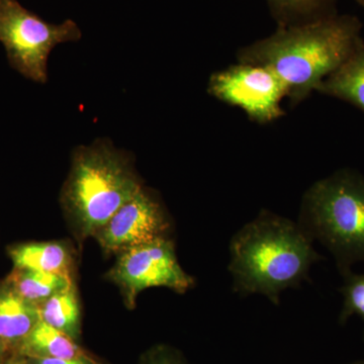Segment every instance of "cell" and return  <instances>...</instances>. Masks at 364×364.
Returning a JSON list of instances; mask_svg holds the SVG:
<instances>
[{"mask_svg":"<svg viewBox=\"0 0 364 364\" xmlns=\"http://www.w3.org/2000/svg\"><path fill=\"white\" fill-rule=\"evenodd\" d=\"M6 364H11V361L9 360V361H7V363Z\"/></svg>","mask_w":364,"mask_h":364,"instance_id":"603a6c76","label":"cell"},{"mask_svg":"<svg viewBox=\"0 0 364 364\" xmlns=\"http://www.w3.org/2000/svg\"><path fill=\"white\" fill-rule=\"evenodd\" d=\"M40 320L76 340L80 333V309L75 287L54 294L38 306Z\"/></svg>","mask_w":364,"mask_h":364,"instance_id":"9a60e30c","label":"cell"},{"mask_svg":"<svg viewBox=\"0 0 364 364\" xmlns=\"http://www.w3.org/2000/svg\"><path fill=\"white\" fill-rule=\"evenodd\" d=\"M299 223L262 210L230 242L229 272L242 296L262 294L279 305L280 294L301 286L323 260Z\"/></svg>","mask_w":364,"mask_h":364,"instance_id":"7a4b0ae2","label":"cell"},{"mask_svg":"<svg viewBox=\"0 0 364 364\" xmlns=\"http://www.w3.org/2000/svg\"><path fill=\"white\" fill-rule=\"evenodd\" d=\"M169 231L170 220L166 210L157 196L143 186L95 237L104 250L119 254L169 237Z\"/></svg>","mask_w":364,"mask_h":364,"instance_id":"ba28073f","label":"cell"},{"mask_svg":"<svg viewBox=\"0 0 364 364\" xmlns=\"http://www.w3.org/2000/svg\"><path fill=\"white\" fill-rule=\"evenodd\" d=\"M14 267L39 270L72 277V256L65 244L59 242H28L7 250Z\"/></svg>","mask_w":364,"mask_h":364,"instance_id":"8fae6325","label":"cell"},{"mask_svg":"<svg viewBox=\"0 0 364 364\" xmlns=\"http://www.w3.org/2000/svg\"><path fill=\"white\" fill-rule=\"evenodd\" d=\"M14 356L25 358H93L81 348L75 340L42 321L21 342Z\"/></svg>","mask_w":364,"mask_h":364,"instance_id":"7c38bea8","label":"cell"},{"mask_svg":"<svg viewBox=\"0 0 364 364\" xmlns=\"http://www.w3.org/2000/svg\"><path fill=\"white\" fill-rule=\"evenodd\" d=\"M109 277L123 291L126 303L134 308L138 294L150 287H167L184 294L195 284L182 269L169 237L128 249L119 253Z\"/></svg>","mask_w":364,"mask_h":364,"instance_id":"8992f818","label":"cell"},{"mask_svg":"<svg viewBox=\"0 0 364 364\" xmlns=\"http://www.w3.org/2000/svg\"><path fill=\"white\" fill-rule=\"evenodd\" d=\"M317 92L338 98L364 112V41H358L353 51L334 72L318 86Z\"/></svg>","mask_w":364,"mask_h":364,"instance_id":"30bf717a","label":"cell"},{"mask_svg":"<svg viewBox=\"0 0 364 364\" xmlns=\"http://www.w3.org/2000/svg\"><path fill=\"white\" fill-rule=\"evenodd\" d=\"M279 26L305 25L337 14L336 0H265Z\"/></svg>","mask_w":364,"mask_h":364,"instance_id":"5bb4252c","label":"cell"},{"mask_svg":"<svg viewBox=\"0 0 364 364\" xmlns=\"http://www.w3.org/2000/svg\"><path fill=\"white\" fill-rule=\"evenodd\" d=\"M20 358V356H18ZM33 364H105L95 358H26Z\"/></svg>","mask_w":364,"mask_h":364,"instance_id":"ac0fdd59","label":"cell"},{"mask_svg":"<svg viewBox=\"0 0 364 364\" xmlns=\"http://www.w3.org/2000/svg\"><path fill=\"white\" fill-rule=\"evenodd\" d=\"M40 321L38 306L21 298L6 279L0 280V339L11 358Z\"/></svg>","mask_w":364,"mask_h":364,"instance_id":"9c48e42d","label":"cell"},{"mask_svg":"<svg viewBox=\"0 0 364 364\" xmlns=\"http://www.w3.org/2000/svg\"><path fill=\"white\" fill-rule=\"evenodd\" d=\"M342 277L344 282L340 293L343 296V304L339 323L344 325L352 316H356L364 322V273L350 272Z\"/></svg>","mask_w":364,"mask_h":364,"instance_id":"2e32d148","label":"cell"},{"mask_svg":"<svg viewBox=\"0 0 364 364\" xmlns=\"http://www.w3.org/2000/svg\"><path fill=\"white\" fill-rule=\"evenodd\" d=\"M11 364H33L31 363L28 359L23 358H18V356H14V358H11L9 359Z\"/></svg>","mask_w":364,"mask_h":364,"instance_id":"ffe728a7","label":"cell"},{"mask_svg":"<svg viewBox=\"0 0 364 364\" xmlns=\"http://www.w3.org/2000/svg\"><path fill=\"white\" fill-rule=\"evenodd\" d=\"M349 364H364V359H363V360L354 361V363H351Z\"/></svg>","mask_w":364,"mask_h":364,"instance_id":"44dd1931","label":"cell"},{"mask_svg":"<svg viewBox=\"0 0 364 364\" xmlns=\"http://www.w3.org/2000/svg\"><path fill=\"white\" fill-rule=\"evenodd\" d=\"M360 21L334 14L305 25L279 26L265 39L242 48L241 63L270 69L286 88L289 104L296 105L348 58L361 39Z\"/></svg>","mask_w":364,"mask_h":364,"instance_id":"6da1fadb","label":"cell"},{"mask_svg":"<svg viewBox=\"0 0 364 364\" xmlns=\"http://www.w3.org/2000/svg\"><path fill=\"white\" fill-rule=\"evenodd\" d=\"M358 4H360L361 6L364 7V0H356Z\"/></svg>","mask_w":364,"mask_h":364,"instance_id":"7402d4cb","label":"cell"},{"mask_svg":"<svg viewBox=\"0 0 364 364\" xmlns=\"http://www.w3.org/2000/svg\"><path fill=\"white\" fill-rule=\"evenodd\" d=\"M81 30L72 20L55 25L21 6L18 0H0V42L9 65L23 77L44 85L48 61L56 46L78 42Z\"/></svg>","mask_w":364,"mask_h":364,"instance_id":"5b68a950","label":"cell"},{"mask_svg":"<svg viewBox=\"0 0 364 364\" xmlns=\"http://www.w3.org/2000/svg\"><path fill=\"white\" fill-rule=\"evenodd\" d=\"M208 95L220 102L239 107L251 121L269 124L284 116L282 102L286 88L267 67L241 63L210 75Z\"/></svg>","mask_w":364,"mask_h":364,"instance_id":"52a82bcc","label":"cell"},{"mask_svg":"<svg viewBox=\"0 0 364 364\" xmlns=\"http://www.w3.org/2000/svg\"><path fill=\"white\" fill-rule=\"evenodd\" d=\"M134 160L107 139L73 151L60 203L79 240L95 234L143 188Z\"/></svg>","mask_w":364,"mask_h":364,"instance_id":"3957f363","label":"cell"},{"mask_svg":"<svg viewBox=\"0 0 364 364\" xmlns=\"http://www.w3.org/2000/svg\"><path fill=\"white\" fill-rule=\"evenodd\" d=\"M11 358V353L6 344L0 339V364H6Z\"/></svg>","mask_w":364,"mask_h":364,"instance_id":"d6986e66","label":"cell"},{"mask_svg":"<svg viewBox=\"0 0 364 364\" xmlns=\"http://www.w3.org/2000/svg\"><path fill=\"white\" fill-rule=\"evenodd\" d=\"M299 225L334 258L340 274L364 262V176L340 169L316 181L301 200Z\"/></svg>","mask_w":364,"mask_h":364,"instance_id":"277c9868","label":"cell"},{"mask_svg":"<svg viewBox=\"0 0 364 364\" xmlns=\"http://www.w3.org/2000/svg\"><path fill=\"white\" fill-rule=\"evenodd\" d=\"M143 364H186L176 351L168 347L160 346L150 352Z\"/></svg>","mask_w":364,"mask_h":364,"instance_id":"e0dca14e","label":"cell"},{"mask_svg":"<svg viewBox=\"0 0 364 364\" xmlns=\"http://www.w3.org/2000/svg\"><path fill=\"white\" fill-rule=\"evenodd\" d=\"M4 279L21 298L36 306L74 284L72 277L18 267H14Z\"/></svg>","mask_w":364,"mask_h":364,"instance_id":"4fadbf2b","label":"cell"}]
</instances>
